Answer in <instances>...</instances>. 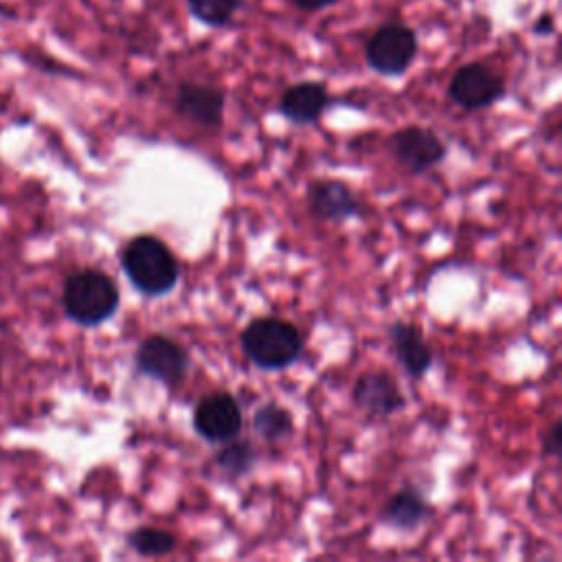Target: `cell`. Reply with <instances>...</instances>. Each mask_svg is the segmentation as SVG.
<instances>
[{
	"mask_svg": "<svg viewBox=\"0 0 562 562\" xmlns=\"http://www.w3.org/2000/svg\"><path fill=\"white\" fill-rule=\"evenodd\" d=\"M533 33L536 35H551L553 33V15L551 13L538 15V20L533 22Z\"/></svg>",
	"mask_w": 562,
	"mask_h": 562,
	"instance_id": "cell-21",
	"label": "cell"
},
{
	"mask_svg": "<svg viewBox=\"0 0 562 562\" xmlns=\"http://www.w3.org/2000/svg\"><path fill=\"white\" fill-rule=\"evenodd\" d=\"M61 305L72 323L81 327H99L110 321L121 305L119 285L110 274L97 268H81L66 277Z\"/></svg>",
	"mask_w": 562,
	"mask_h": 562,
	"instance_id": "cell-3",
	"label": "cell"
},
{
	"mask_svg": "<svg viewBox=\"0 0 562 562\" xmlns=\"http://www.w3.org/2000/svg\"><path fill=\"white\" fill-rule=\"evenodd\" d=\"M239 345L257 369L281 371L301 358L305 334L285 318L259 316L241 329Z\"/></svg>",
	"mask_w": 562,
	"mask_h": 562,
	"instance_id": "cell-2",
	"label": "cell"
},
{
	"mask_svg": "<svg viewBox=\"0 0 562 562\" xmlns=\"http://www.w3.org/2000/svg\"><path fill=\"white\" fill-rule=\"evenodd\" d=\"M386 338L397 362L411 378L419 380L428 373L432 367V351L424 340L422 327L411 321H393L386 327Z\"/></svg>",
	"mask_w": 562,
	"mask_h": 562,
	"instance_id": "cell-12",
	"label": "cell"
},
{
	"mask_svg": "<svg viewBox=\"0 0 562 562\" xmlns=\"http://www.w3.org/2000/svg\"><path fill=\"white\" fill-rule=\"evenodd\" d=\"M244 426L241 406L235 395L213 391L198 400L193 411V428L209 443H226L239 437Z\"/></svg>",
	"mask_w": 562,
	"mask_h": 562,
	"instance_id": "cell-7",
	"label": "cell"
},
{
	"mask_svg": "<svg viewBox=\"0 0 562 562\" xmlns=\"http://www.w3.org/2000/svg\"><path fill=\"white\" fill-rule=\"evenodd\" d=\"M259 461L257 448L246 439H231L226 441L213 457V468L226 476L228 481H237L252 472Z\"/></svg>",
	"mask_w": 562,
	"mask_h": 562,
	"instance_id": "cell-15",
	"label": "cell"
},
{
	"mask_svg": "<svg viewBox=\"0 0 562 562\" xmlns=\"http://www.w3.org/2000/svg\"><path fill=\"white\" fill-rule=\"evenodd\" d=\"M331 97L321 81H301L283 90L279 99V112L294 125L316 123L329 108Z\"/></svg>",
	"mask_w": 562,
	"mask_h": 562,
	"instance_id": "cell-13",
	"label": "cell"
},
{
	"mask_svg": "<svg viewBox=\"0 0 562 562\" xmlns=\"http://www.w3.org/2000/svg\"><path fill=\"white\" fill-rule=\"evenodd\" d=\"M127 547L143 558H162L178 547V538L158 527H136L127 533Z\"/></svg>",
	"mask_w": 562,
	"mask_h": 562,
	"instance_id": "cell-17",
	"label": "cell"
},
{
	"mask_svg": "<svg viewBox=\"0 0 562 562\" xmlns=\"http://www.w3.org/2000/svg\"><path fill=\"white\" fill-rule=\"evenodd\" d=\"M252 430L268 443L285 441L294 435V417L279 402H266L252 413Z\"/></svg>",
	"mask_w": 562,
	"mask_h": 562,
	"instance_id": "cell-16",
	"label": "cell"
},
{
	"mask_svg": "<svg viewBox=\"0 0 562 562\" xmlns=\"http://www.w3.org/2000/svg\"><path fill=\"white\" fill-rule=\"evenodd\" d=\"M224 108H226V92L215 86L182 81L176 88L173 110L191 123L215 130L224 121Z\"/></svg>",
	"mask_w": 562,
	"mask_h": 562,
	"instance_id": "cell-11",
	"label": "cell"
},
{
	"mask_svg": "<svg viewBox=\"0 0 562 562\" xmlns=\"http://www.w3.org/2000/svg\"><path fill=\"white\" fill-rule=\"evenodd\" d=\"M336 2H340V0H292V4H294L299 11H305V13L327 9V7L336 4Z\"/></svg>",
	"mask_w": 562,
	"mask_h": 562,
	"instance_id": "cell-20",
	"label": "cell"
},
{
	"mask_svg": "<svg viewBox=\"0 0 562 562\" xmlns=\"http://www.w3.org/2000/svg\"><path fill=\"white\" fill-rule=\"evenodd\" d=\"M391 151L406 171L419 176L443 162L448 145L430 127L406 125L391 136Z\"/></svg>",
	"mask_w": 562,
	"mask_h": 562,
	"instance_id": "cell-8",
	"label": "cell"
},
{
	"mask_svg": "<svg viewBox=\"0 0 562 562\" xmlns=\"http://www.w3.org/2000/svg\"><path fill=\"white\" fill-rule=\"evenodd\" d=\"M560 441H562V426H560V422H553L549 432L544 435V441H542L544 454L558 457L560 454Z\"/></svg>",
	"mask_w": 562,
	"mask_h": 562,
	"instance_id": "cell-19",
	"label": "cell"
},
{
	"mask_svg": "<svg viewBox=\"0 0 562 562\" xmlns=\"http://www.w3.org/2000/svg\"><path fill=\"white\" fill-rule=\"evenodd\" d=\"M351 400L371 419H386L406 406L402 389L384 369L362 371L351 386Z\"/></svg>",
	"mask_w": 562,
	"mask_h": 562,
	"instance_id": "cell-9",
	"label": "cell"
},
{
	"mask_svg": "<svg viewBox=\"0 0 562 562\" xmlns=\"http://www.w3.org/2000/svg\"><path fill=\"white\" fill-rule=\"evenodd\" d=\"M417 57V35L402 22H386L364 44L367 66L382 77L404 75Z\"/></svg>",
	"mask_w": 562,
	"mask_h": 562,
	"instance_id": "cell-4",
	"label": "cell"
},
{
	"mask_svg": "<svg viewBox=\"0 0 562 562\" xmlns=\"http://www.w3.org/2000/svg\"><path fill=\"white\" fill-rule=\"evenodd\" d=\"M241 7L244 0H187L191 18L211 29L228 26Z\"/></svg>",
	"mask_w": 562,
	"mask_h": 562,
	"instance_id": "cell-18",
	"label": "cell"
},
{
	"mask_svg": "<svg viewBox=\"0 0 562 562\" xmlns=\"http://www.w3.org/2000/svg\"><path fill=\"white\" fill-rule=\"evenodd\" d=\"M134 367L140 375L173 389L180 386L187 378L191 369V356L178 340L165 334H151L138 345L134 353Z\"/></svg>",
	"mask_w": 562,
	"mask_h": 562,
	"instance_id": "cell-5",
	"label": "cell"
},
{
	"mask_svg": "<svg viewBox=\"0 0 562 562\" xmlns=\"http://www.w3.org/2000/svg\"><path fill=\"white\" fill-rule=\"evenodd\" d=\"M127 281L145 296L169 294L180 279V263L171 248L156 235H136L121 250Z\"/></svg>",
	"mask_w": 562,
	"mask_h": 562,
	"instance_id": "cell-1",
	"label": "cell"
},
{
	"mask_svg": "<svg viewBox=\"0 0 562 562\" xmlns=\"http://www.w3.org/2000/svg\"><path fill=\"white\" fill-rule=\"evenodd\" d=\"M505 79L481 61H470L457 68L448 83V97L465 112H476L494 105L505 97Z\"/></svg>",
	"mask_w": 562,
	"mask_h": 562,
	"instance_id": "cell-6",
	"label": "cell"
},
{
	"mask_svg": "<svg viewBox=\"0 0 562 562\" xmlns=\"http://www.w3.org/2000/svg\"><path fill=\"white\" fill-rule=\"evenodd\" d=\"M307 209L323 222H349L364 213L358 193L342 180H314L307 187Z\"/></svg>",
	"mask_w": 562,
	"mask_h": 562,
	"instance_id": "cell-10",
	"label": "cell"
},
{
	"mask_svg": "<svg viewBox=\"0 0 562 562\" xmlns=\"http://www.w3.org/2000/svg\"><path fill=\"white\" fill-rule=\"evenodd\" d=\"M432 516V505L415 485L400 487L382 507L380 522L397 531H415Z\"/></svg>",
	"mask_w": 562,
	"mask_h": 562,
	"instance_id": "cell-14",
	"label": "cell"
}]
</instances>
